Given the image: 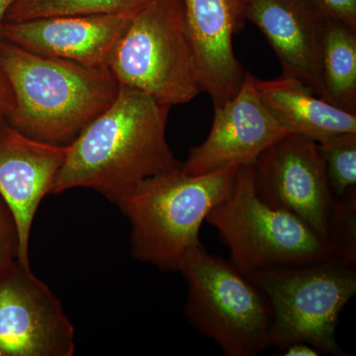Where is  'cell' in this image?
Wrapping results in <instances>:
<instances>
[{
	"label": "cell",
	"instance_id": "obj_9",
	"mask_svg": "<svg viewBox=\"0 0 356 356\" xmlns=\"http://www.w3.org/2000/svg\"><path fill=\"white\" fill-rule=\"evenodd\" d=\"M74 327L58 297L16 261L0 274V356H72Z\"/></svg>",
	"mask_w": 356,
	"mask_h": 356
},
{
	"label": "cell",
	"instance_id": "obj_15",
	"mask_svg": "<svg viewBox=\"0 0 356 356\" xmlns=\"http://www.w3.org/2000/svg\"><path fill=\"white\" fill-rule=\"evenodd\" d=\"M262 102L290 134L322 143L341 134L356 133V114L334 106L294 77L273 81L255 77Z\"/></svg>",
	"mask_w": 356,
	"mask_h": 356
},
{
	"label": "cell",
	"instance_id": "obj_3",
	"mask_svg": "<svg viewBox=\"0 0 356 356\" xmlns=\"http://www.w3.org/2000/svg\"><path fill=\"white\" fill-rule=\"evenodd\" d=\"M238 168L191 175L182 168L149 178L117 205L131 224L134 259L179 271L201 245L199 233L210 211L228 196Z\"/></svg>",
	"mask_w": 356,
	"mask_h": 356
},
{
	"label": "cell",
	"instance_id": "obj_13",
	"mask_svg": "<svg viewBox=\"0 0 356 356\" xmlns=\"http://www.w3.org/2000/svg\"><path fill=\"white\" fill-rule=\"evenodd\" d=\"M202 92L222 106L242 88L245 72L236 60L233 36L245 25L238 0H182Z\"/></svg>",
	"mask_w": 356,
	"mask_h": 356
},
{
	"label": "cell",
	"instance_id": "obj_24",
	"mask_svg": "<svg viewBox=\"0 0 356 356\" xmlns=\"http://www.w3.org/2000/svg\"><path fill=\"white\" fill-rule=\"evenodd\" d=\"M17 0H0V38H1L2 27H3L4 21L7 11L13 6Z\"/></svg>",
	"mask_w": 356,
	"mask_h": 356
},
{
	"label": "cell",
	"instance_id": "obj_23",
	"mask_svg": "<svg viewBox=\"0 0 356 356\" xmlns=\"http://www.w3.org/2000/svg\"><path fill=\"white\" fill-rule=\"evenodd\" d=\"M283 351H284L283 353L284 356H318L321 355L320 351L306 343L290 344Z\"/></svg>",
	"mask_w": 356,
	"mask_h": 356
},
{
	"label": "cell",
	"instance_id": "obj_1",
	"mask_svg": "<svg viewBox=\"0 0 356 356\" xmlns=\"http://www.w3.org/2000/svg\"><path fill=\"white\" fill-rule=\"evenodd\" d=\"M170 108L120 86L108 108L67 145L51 194L84 187L117 204L149 178L182 168L166 140Z\"/></svg>",
	"mask_w": 356,
	"mask_h": 356
},
{
	"label": "cell",
	"instance_id": "obj_7",
	"mask_svg": "<svg viewBox=\"0 0 356 356\" xmlns=\"http://www.w3.org/2000/svg\"><path fill=\"white\" fill-rule=\"evenodd\" d=\"M273 312L269 346L306 343L321 353L346 355L337 344L339 314L356 293L355 266L334 259L248 276Z\"/></svg>",
	"mask_w": 356,
	"mask_h": 356
},
{
	"label": "cell",
	"instance_id": "obj_22",
	"mask_svg": "<svg viewBox=\"0 0 356 356\" xmlns=\"http://www.w3.org/2000/svg\"><path fill=\"white\" fill-rule=\"evenodd\" d=\"M15 107V97L6 74L0 67V123L7 122Z\"/></svg>",
	"mask_w": 356,
	"mask_h": 356
},
{
	"label": "cell",
	"instance_id": "obj_25",
	"mask_svg": "<svg viewBox=\"0 0 356 356\" xmlns=\"http://www.w3.org/2000/svg\"><path fill=\"white\" fill-rule=\"evenodd\" d=\"M238 1L241 2V3H242V6H243V4L245 3V2L248 1V0H238Z\"/></svg>",
	"mask_w": 356,
	"mask_h": 356
},
{
	"label": "cell",
	"instance_id": "obj_10",
	"mask_svg": "<svg viewBox=\"0 0 356 356\" xmlns=\"http://www.w3.org/2000/svg\"><path fill=\"white\" fill-rule=\"evenodd\" d=\"M289 132L262 102L255 76L245 72L242 88L232 99L215 107L207 139L192 147L182 165L187 175L252 165L271 145Z\"/></svg>",
	"mask_w": 356,
	"mask_h": 356
},
{
	"label": "cell",
	"instance_id": "obj_14",
	"mask_svg": "<svg viewBox=\"0 0 356 356\" xmlns=\"http://www.w3.org/2000/svg\"><path fill=\"white\" fill-rule=\"evenodd\" d=\"M243 13L268 40L280 58L282 76L299 79L317 95L318 32L323 18L302 0H248Z\"/></svg>",
	"mask_w": 356,
	"mask_h": 356
},
{
	"label": "cell",
	"instance_id": "obj_17",
	"mask_svg": "<svg viewBox=\"0 0 356 356\" xmlns=\"http://www.w3.org/2000/svg\"><path fill=\"white\" fill-rule=\"evenodd\" d=\"M151 0H17L4 22L53 16L109 15L137 13Z\"/></svg>",
	"mask_w": 356,
	"mask_h": 356
},
{
	"label": "cell",
	"instance_id": "obj_18",
	"mask_svg": "<svg viewBox=\"0 0 356 356\" xmlns=\"http://www.w3.org/2000/svg\"><path fill=\"white\" fill-rule=\"evenodd\" d=\"M334 197L356 188V133L341 134L318 143Z\"/></svg>",
	"mask_w": 356,
	"mask_h": 356
},
{
	"label": "cell",
	"instance_id": "obj_21",
	"mask_svg": "<svg viewBox=\"0 0 356 356\" xmlns=\"http://www.w3.org/2000/svg\"><path fill=\"white\" fill-rule=\"evenodd\" d=\"M320 17L332 18L356 29V0H302Z\"/></svg>",
	"mask_w": 356,
	"mask_h": 356
},
{
	"label": "cell",
	"instance_id": "obj_6",
	"mask_svg": "<svg viewBox=\"0 0 356 356\" xmlns=\"http://www.w3.org/2000/svg\"><path fill=\"white\" fill-rule=\"evenodd\" d=\"M188 285L184 314L227 356H257L269 348L270 304L261 288L201 243L182 261Z\"/></svg>",
	"mask_w": 356,
	"mask_h": 356
},
{
	"label": "cell",
	"instance_id": "obj_5",
	"mask_svg": "<svg viewBox=\"0 0 356 356\" xmlns=\"http://www.w3.org/2000/svg\"><path fill=\"white\" fill-rule=\"evenodd\" d=\"M206 221L228 245L229 261L247 276L331 259L329 245L305 222L257 196L252 165L238 166L233 188Z\"/></svg>",
	"mask_w": 356,
	"mask_h": 356
},
{
	"label": "cell",
	"instance_id": "obj_20",
	"mask_svg": "<svg viewBox=\"0 0 356 356\" xmlns=\"http://www.w3.org/2000/svg\"><path fill=\"white\" fill-rule=\"evenodd\" d=\"M19 236L13 211L0 196V274L18 261Z\"/></svg>",
	"mask_w": 356,
	"mask_h": 356
},
{
	"label": "cell",
	"instance_id": "obj_4",
	"mask_svg": "<svg viewBox=\"0 0 356 356\" xmlns=\"http://www.w3.org/2000/svg\"><path fill=\"white\" fill-rule=\"evenodd\" d=\"M108 69L120 86L170 107L202 92L182 0H151L134 14Z\"/></svg>",
	"mask_w": 356,
	"mask_h": 356
},
{
	"label": "cell",
	"instance_id": "obj_2",
	"mask_svg": "<svg viewBox=\"0 0 356 356\" xmlns=\"http://www.w3.org/2000/svg\"><path fill=\"white\" fill-rule=\"evenodd\" d=\"M0 67L15 97L7 123L32 139L64 145L102 114L120 84L109 69L44 57L0 38Z\"/></svg>",
	"mask_w": 356,
	"mask_h": 356
},
{
	"label": "cell",
	"instance_id": "obj_12",
	"mask_svg": "<svg viewBox=\"0 0 356 356\" xmlns=\"http://www.w3.org/2000/svg\"><path fill=\"white\" fill-rule=\"evenodd\" d=\"M135 13L53 16L4 22L1 38L37 55L72 60L93 69H108L115 47Z\"/></svg>",
	"mask_w": 356,
	"mask_h": 356
},
{
	"label": "cell",
	"instance_id": "obj_16",
	"mask_svg": "<svg viewBox=\"0 0 356 356\" xmlns=\"http://www.w3.org/2000/svg\"><path fill=\"white\" fill-rule=\"evenodd\" d=\"M317 95L356 114V29L323 18L318 32Z\"/></svg>",
	"mask_w": 356,
	"mask_h": 356
},
{
	"label": "cell",
	"instance_id": "obj_19",
	"mask_svg": "<svg viewBox=\"0 0 356 356\" xmlns=\"http://www.w3.org/2000/svg\"><path fill=\"white\" fill-rule=\"evenodd\" d=\"M332 259L356 266V188L334 198L327 232Z\"/></svg>",
	"mask_w": 356,
	"mask_h": 356
},
{
	"label": "cell",
	"instance_id": "obj_8",
	"mask_svg": "<svg viewBox=\"0 0 356 356\" xmlns=\"http://www.w3.org/2000/svg\"><path fill=\"white\" fill-rule=\"evenodd\" d=\"M252 166L257 196L270 207L299 218L327 245L334 197L318 143L289 134L266 149Z\"/></svg>",
	"mask_w": 356,
	"mask_h": 356
},
{
	"label": "cell",
	"instance_id": "obj_11",
	"mask_svg": "<svg viewBox=\"0 0 356 356\" xmlns=\"http://www.w3.org/2000/svg\"><path fill=\"white\" fill-rule=\"evenodd\" d=\"M67 145L27 137L7 122L0 123V196L13 211L18 236V261L29 266V240L40 203L50 193L64 163Z\"/></svg>",
	"mask_w": 356,
	"mask_h": 356
}]
</instances>
